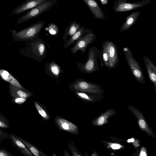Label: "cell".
I'll list each match as a JSON object with an SVG mask.
<instances>
[{
  "instance_id": "obj_24",
  "label": "cell",
  "mask_w": 156,
  "mask_h": 156,
  "mask_svg": "<svg viewBox=\"0 0 156 156\" xmlns=\"http://www.w3.org/2000/svg\"><path fill=\"white\" fill-rule=\"evenodd\" d=\"M34 103L37 110L43 120H49L50 115L45 106L36 101H34Z\"/></svg>"
},
{
  "instance_id": "obj_29",
  "label": "cell",
  "mask_w": 156,
  "mask_h": 156,
  "mask_svg": "<svg viewBox=\"0 0 156 156\" xmlns=\"http://www.w3.org/2000/svg\"><path fill=\"white\" fill-rule=\"evenodd\" d=\"M58 27L53 23H50L48 25V31L50 33L52 34H57L58 33Z\"/></svg>"
},
{
  "instance_id": "obj_22",
  "label": "cell",
  "mask_w": 156,
  "mask_h": 156,
  "mask_svg": "<svg viewBox=\"0 0 156 156\" xmlns=\"http://www.w3.org/2000/svg\"><path fill=\"white\" fill-rule=\"evenodd\" d=\"M80 27V23H77L76 21L71 22L66 27L62 37L65 42L67 41V38L69 36L70 38L79 29Z\"/></svg>"
},
{
  "instance_id": "obj_14",
  "label": "cell",
  "mask_w": 156,
  "mask_h": 156,
  "mask_svg": "<svg viewBox=\"0 0 156 156\" xmlns=\"http://www.w3.org/2000/svg\"><path fill=\"white\" fill-rule=\"evenodd\" d=\"M9 93L12 98H22L27 99L33 95L30 91L25 88H22L9 84Z\"/></svg>"
},
{
  "instance_id": "obj_6",
  "label": "cell",
  "mask_w": 156,
  "mask_h": 156,
  "mask_svg": "<svg viewBox=\"0 0 156 156\" xmlns=\"http://www.w3.org/2000/svg\"><path fill=\"white\" fill-rule=\"evenodd\" d=\"M96 40V36L92 30H89L78 38L71 51L73 54H75L80 50L82 53H84L90 44Z\"/></svg>"
},
{
  "instance_id": "obj_19",
  "label": "cell",
  "mask_w": 156,
  "mask_h": 156,
  "mask_svg": "<svg viewBox=\"0 0 156 156\" xmlns=\"http://www.w3.org/2000/svg\"><path fill=\"white\" fill-rule=\"evenodd\" d=\"M140 13V11H138L132 13L127 16L120 29V32H122L127 30L133 25L137 20Z\"/></svg>"
},
{
  "instance_id": "obj_7",
  "label": "cell",
  "mask_w": 156,
  "mask_h": 156,
  "mask_svg": "<svg viewBox=\"0 0 156 156\" xmlns=\"http://www.w3.org/2000/svg\"><path fill=\"white\" fill-rule=\"evenodd\" d=\"M149 3L148 1H144L130 3L122 0H115L113 9L115 12H127L142 7Z\"/></svg>"
},
{
  "instance_id": "obj_12",
  "label": "cell",
  "mask_w": 156,
  "mask_h": 156,
  "mask_svg": "<svg viewBox=\"0 0 156 156\" xmlns=\"http://www.w3.org/2000/svg\"><path fill=\"white\" fill-rule=\"evenodd\" d=\"M143 61L148 77L154 84V90L156 92V66L146 55H144Z\"/></svg>"
},
{
  "instance_id": "obj_17",
  "label": "cell",
  "mask_w": 156,
  "mask_h": 156,
  "mask_svg": "<svg viewBox=\"0 0 156 156\" xmlns=\"http://www.w3.org/2000/svg\"><path fill=\"white\" fill-rule=\"evenodd\" d=\"M45 68L46 74L56 79H58L60 73L62 72L60 66L55 61L46 63Z\"/></svg>"
},
{
  "instance_id": "obj_32",
  "label": "cell",
  "mask_w": 156,
  "mask_h": 156,
  "mask_svg": "<svg viewBox=\"0 0 156 156\" xmlns=\"http://www.w3.org/2000/svg\"><path fill=\"white\" fill-rule=\"evenodd\" d=\"M111 147L113 149H119L122 147V146L117 144H112L110 145Z\"/></svg>"
},
{
  "instance_id": "obj_1",
  "label": "cell",
  "mask_w": 156,
  "mask_h": 156,
  "mask_svg": "<svg viewBox=\"0 0 156 156\" xmlns=\"http://www.w3.org/2000/svg\"><path fill=\"white\" fill-rule=\"evenodd\" d=\"M101 55V51L95 46L90 47L88 52L87 59L83 64L77 62V68L82 73H92L99 71V67L98 63Z\"/></svg>"
},
{
  "instance_id": "obj_16",
  "label": "cell",
  "mask_w": 156,
  "mask_h": 156,
  "mask_svg": "<svg viewBox=\"0 0 156 156\" xmlns=\"http://www.w3.org/2000/svg\"><path fill=\"white\" fill-rule=\"evenodd\" d=\"M8 134L12 145L16 147L22 154L26 156H33L25 144L19 139L17 136L13 134L8 133Z\"/></svg>"
},
{
  "instance_id": "obj_34",
  "label": "cell",
  "mask_w": 156,
  "mask_h": 156,
  "mask_svg": "<svg viewBox=\"0 0 156 156\" xmlns=\"http://www.w3.org/2000/svg\"><path fill=\"white\" fill-rule=\"evenodd\" d=\"M133 142V144L134 146L138 147L139 145V141H138V140H134Z\"/></svg>"
},
{
  "instance_id": "obj_18",
  "label": "cell",
  "mask_w": 156,
  "mask_h": 156,
  "mask_svg": "<svg viewBox=\"0 0 156 156\" xmlns=\"http://www.w3.org/2000/svg\"><path fill=\"white\" fill-rule=\"evenodd\" d=\"M74 91L78 98L84 102H94L101 101L104 98L102 95L91 94L77 91Z\"/></svg>"
},
{
  "instance_id": "obj_26",
  "label": "cell",
  "mask_w": 156,
  "mask_h": 156,
  "mask_svg": "<svg viewBox=\"0 0 156 156\" xmlns=\"http://www.w3.org/2000/svg\"><path fill=\"white\" fill-rule=\"evenodd\" d=\"M67 145L73 156H82L81 153L78 150L76 147L75 146L73 142H68Z\"/></svg>"
},
{
  "instance_id": "obj_21",
  "label": "cell",
  "mask_w": 156,
  "mask_h": 156,
  "mask_svg": "<svg viewBox=\"0 0 156 156\" xmlns=\"http://www.w3.org/2000/svg\"><path fill=\"white\" fill-rule=\"evenodd\" d=\"M90 29L81 26L79 29L69 39L65 42L64 48H66L71 44H73L80 37L87 32Z\"/></svg>"
},
{
  "instance_id": "obj_5",
  "label": "cell",
  "mask_w": 156,
  "mask_h": 156,
  "mask_svg": "<svg viewBox=\"0 0 156 156\" xmlns=\"http://www.w3.org/2000/svg\"><path fill=\"white\" fill-rule=\"evenodd\" d=\"M123 51L133 75L138 82L144 84L145 81L143 73L139 64L133 57L131 50L127 47H124Z\"/></svg>"
},
{
  "instance_id": "obj_2",
  "label": "cell",
  "mask_w": 156,
  "mask_h": 156,
  "mask_svg": "<svg viewBox=\"0 0 156 156\" xmlns=\"http://www.w3.org/2000/svg\"><path fill=\"white\" fill-rule=\"evenodd\" d=\"M69 89L73 91H77L88 94L102 95L104 92L101 87L98 85L92 83L79 78L69 84Z\"/></svg>"
},
{
  "instance_id": "obj_36",
  "label": "cell",
  "mask_w": 156,
  "mask_h": 156,
  "mask_svg": "<svg viewBox=\"0 0 156 156\" xmlns=\"http://www.w3.org/2000/svg\"><path fill=\"white\" fill-rule=\"evenodd\" d=\"M135 140L134 138H132L131 139H129L127 140V142L128 143L130 142H133Z\"/></svg>"
},
{
  "instance_id": "obj_38",
  "label": "cell",
  "mask_w": 156,
  "mask_h": 156,
  "mask_svg": "<svg viewBox=\"0 0 156 156\" xmlns=\"http://www.w3.org/2000/svg\"><path fill=\"white\" fill-rule=\"evenodd\" d=\"M124 0V1H125V0ZM142 1H149V0H142Z\"/></svg>"
},
{
  "instance_id": "obj_10",
  "label": "cell",
  "mask_w": 156,
  "mask_h": 156,
  "mask_svg": "<svg viewBox=\"0 0 156 156\" xmlns=\"http://www.w3.org/2000/svg\"><path fill=\"white\" fill-rule=\"evenodd\" d=\"M55 122L60 130L76 135L79 133V129L76 125L62 117L58 116H56Z\"/></svg>"
},
{
  "instance_id": "obj_30",
  "label": "cell",
  "mask_w": 156,
  "mask_h": 156,
  "mask_svg": "<svg viewBox=\"0 0 156 156\" xmlns=\"http://www.w3.org/2000/svg\"><path fill=\"white\" fill-rule=\"evenodd\" d=\"M9 139L8 133L0 129V140H3Z\"/></svg>"
},
{
  "instance_id": "obj_15",
  "label": "cell",
  "mask_w": 156,
  "mask_h": 156,
  "mask_svg": "<svg viewBox=\"0 0 156 156\" xmlns=\"http://www.w3.org/2000/svg\"><path fill=\"white\" fill-rule=\"evenodd\" d=\"M116 112L112 108L107 110L105 112L102 113L98 117L94 118L91 122L92 125L94 126H101L108 123V119L114 115Z\"/></svg>"
},
{
  "instance_id": "obj_28",
  "label": "cell",
  "mask_w": 156,
  "mask_h": 156,
  "mask_svg": "<svg viewBox=\"0 0 156 156\" xmlns=\"http://www.w3.org/2000/svg\"><path fill=\"white\" fill-rule=\"evenodd\" d=\"M27 99L22 98H14L10 99V101L12 103L18 105H21L24 103Z\"/></svg>"
},
{
  "instance_id": "obj_40",
  "label": "cell",
  "mask_w": 156,
  "mask_h": 156,
  "mask_svg": "<svg viewBox=\"0 0 156 156\" xmlns=\"http://www.w3.org/2000/svg\"><path fill=\"white\" fill-rule=\"evenodd\" d=\"M53 156H56V155H55V154H53Z\"/></svg>"
},
{
  "instance_id": "obj_13",
  "label": "cell",
  "mask_w": 156,
  "mask_h": 156,
  "mask_svg": "<svg viewBox=\"0 0 156 156\" xmlns=\"http://www.w3.org/2000/svg\"><path fill=\"white\" fill-rule=\"evenodd\" d=\"M82 0L89 8L95 18L99 20L105 19L104 12L95 0Z\"/></svg>"
},
{
  "instance_id": "obj_11",
  "label": "cell",
  "mask_w": 156,
  "mask_h": 156,
  "mask_svg": "<svg viewBox=\"0 0 156 156\" xmlns=\"http://www.w3.org/2000/svg\"><path fill=\"white\" fill-rule=\"evenodd\" d=\"M47 0H27L19 5L12 12L11 16L18 15L34 8Z\"/></svg>"
},
{
  "instance_id": "obj_9",
  "label": "cell",
  "mask_w": 156,
  "mask_h": 156,
  "mask_svg": "<svg viewBox=\"0 0 156 156\" xmlns=\"http://www.w3.org/2000/svg\"><path fill=\"white\" fill-rule=\"evenodd\" d=\"M106 44L109 58L110 65L109 69H112L116 67L118 64L119 58L117 47L112 41L106 40Z\"/></svg>"
},
{
  "instance_id": "obj_8",
  "label": "cell",
  "mask_w": 156,
  "mask_h": 156,
  "mask_svg": "<svg viewBox=\"0 0 156 156\" xmlns=\"http://www.w3.org/2000/svg\"><path fill=\"white\" fill-rule=\"evenodd\" d=\"M128 108L136 118L139 128L150 136L156 138L154 131L148 125L141 112L133 106H129Z\"/></svg>"
},
{
  "instance_id": "obj_25",
  "label": "cell",
  "mask_w": 156,
  "mask_h": 156,
  "mask_svg": "<svg viewBox=\"0 0 156 156\" xmlns=\"http://www.w3.org/2000/svg\"><path fill=\"white\" fill-rule=\"evenodd\" d=\"M18 138L26 146L27 149L35 156H47L46 154L31 143L17 136Z\"/></svg>"
},
{
  "instance_id": "obj_35",
  "label": "cell",
  "mask_w": 156,
  "mask_h": 156,
  "mask_svg": "<svg viewBox=\"0 0 156 156\" xmlns=\"http://www.w3.org/2000/svg\"><path fill=\"white\" fill-rule=\"evenodd\" d=\"M101 4L103 5L106 4L108 2V0H100Z\"/></svg>"
},
{
  "instance_id": "obj_23",
  "label": "cell",
  "mask_w": 156,
  "mask_h": 156,
  "mask_svg": "<svg viewBox=\"0 0 156 156\" xmlns=\"http://www.w3.org/2000/svg\"><path fill=\"white\" fill-rule=\"evenodd\" d=\"M101 55L99 59L100 61V66L103 67L105 65L108 69L109 68L110 62L106 44L104 42L102 44L101 49Z\"/></svg>"
},
{
  "instance_id": "obj_27",
  "label": "cell",
  "mask_w": 156,
  "mask_h": 156,
  "mask_svg": "<svg viewBox=\"0 0 156 156\" xmlns=\"http://www.w3.org/2000/svg\"><path fill=\"white\" fill-rule=\"evenodd\" d=\"M10 124L8 119L0 112V128H9Z\"/></svg>"
},
{
  "instance_id": "obj_39",
  "label": "cell",
  "mask_w": 156,
  "mask_h": 156,
  "mask_svg": "<svg viewBox=\"0 0 156 156\" xmlns=\"http://www.w3.org/2000/svg\"><path fill=\"white\" fill-rule=\"evenodd\" d=\"M2 143V140H0V144H1Z\"/></svg>"
},
{
  "instance_id": "obj_37",
  "label": "cell",
  "mask_w": 156,
  "mask_h": 156,
  "mask_svg": "<svg viewBox=\"0 0 156 156\" xmlns=\"http://www.w3.org/2000/svg\"><path fill=\"white\" fill-rule=\"evenodd\" d=\"M65 156H70V155L69 154L68 152L66 151H64V155Z\"/></svg>"
},
{
  "instance_id": "obj_3",
  "label": "cell",
  "mask_w": 156,
  "mask_h": 156,
  "mask_svg": "<svg viewBox=\"0 0 156 156\" xmlns=\"http://www.w3.org/2000/svg\"><path fill=\"white\" fill-rule=\"evenodd\" d=\"M44 24L43 21L37 22L27 28L13 33L12 36L15 40L19 41L33 39L38 35Z\"/></svg>"
},
{
  "instance_id": "obj_41",
  "label": "cell",
  "mask_w": 156,
  "mask_h": 156,
  "mask_svg": "<svg viewBox=\"0 0 156 156\" xmlns=\"http://www.w3.org/2000/svg\"></svg>"
},
{
  "instance_id": "obj_31",
  "label": "cell",
  "mask_w": 156,
  "mask_h": 156,
  "mask_svg": "<svg viewBox=\"0 0 156 156\" xmlns=\"http://www.w3.org/2000/svg\"><path fill=\"white\" fill-rule=\"evenodd\" d=\"M0 156H14L5 149L0 148Z\"/></svg>"
},
{
  "instance_id": "obj_33",
  "label": "cell",
  "mask_w": 156,
  "mask_h": 156,
  "mask_svg": "<svg viewBox=\"0 0 156 156\" xmlns=\"http://www.w3.org/2000/svg\"><path fill=\"white\" fill-rule=\"evenodd\" d=\"M147 152L146 149L144 148L143 147L141 150L140 152V156H147Z\"/></svg>"
},
{
  "instance_id": "obj_4",
  "label": "cell",
  "mask_w": 156,
  "mask_h": 156,
  "mask_svg": "<svg viewBox=\"0 0 156 156\" xmlns=\"http://www.w3.org/2000/svg\"><path fill=\"white\" fill-rule=\"evenodd\" d=\"M58 0H47L29 10L24 15L18 19L17 24H20L32 18L37 17L52 8Z\"/></svg>"
},
{
  "instance_id": "obj_20",
  "label": "cell",
  "mask_w": 156,
  "mask_h": 156,
  "mask_svg": "<svg viewBox=\"0 0 156 156\" xmlns=\"http://www.w3.org/2000/svg\"><path fill=\"white\" fill-rule=\"evenodd\" d=\"M0 76L3 80L8 82L11 85L21 88H24L18 81L7 71L0 69Z\"/></svg>"
}]
</instances>
